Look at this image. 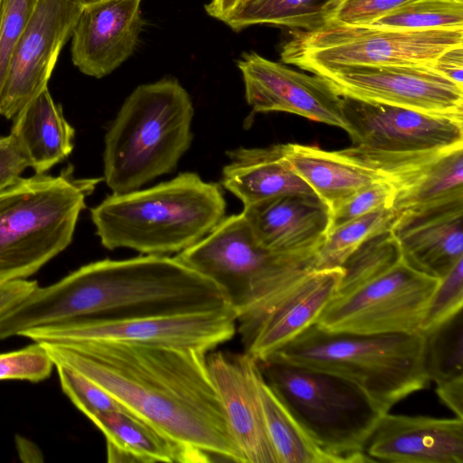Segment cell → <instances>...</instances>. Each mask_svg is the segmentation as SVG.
I'll use <instances>...</instances> for the list:
<instances>
[{
    "instance_id": "cell-22",
    "label": "cell",
    "mask_w": 463,
    "mask_h": 463,
    "mask_svg": "<svg viewBox=\"0 0 463 463\" xmlns=\"http://www.w3.org/2000/svg\"><path fill=\"white\" fill-rule=\"evenodd\" d=\"M254 238L264 248L281 253L318 250L330 226L331 212L317 196L288 194L243 207Z\"/></svg>"
},
{
    "instance_id": "cell-36",
    "label": "cell",
    "mask_w": 463,
    "mask_h": 463,
    "mask_svg": "<svg viewBox=\"0 0 463 463\" xmlns=\"http://www.w3.org/2000/svg\"><path fill=\"white\" fill-rule=\"evenodd\" d=\"M394 188L386 179L371 184L331 212L328 232L374 210L392 207Z\"/></svg>"
},
{
    "instance_id": "cell-35",
    "label": "cell",
    "mask_w": 463,
    "mask_h": 463,
    "mask_svg": "<svg viewBox=\"0 0 463 463\" xmlns=\"http://www.w3.org/2000/svg\"><path fill=\"white\" fill-rule=\"evenodd\" d=\"M54 363L42 343L0 353V380L40 382L49 377Z\"/></svg>"
},
{
    "instance_id": "cell-37",
    "label": "cell",
    "mask_w": 463,
    "mask_h": 463,
    "mask_svg": "<svg viewBox=\"0 0 463 463\" xmlns=\"http://www.w3.org/2000/svg\"><path fill=\"white\" fill-rule=\"evenodd\" d=\"M412 0H344L330 23L368 24L384 14Z\"/></svg>"
},
{
    "instance_id": "cell-1",
    "label": "cell",
    "mask_w": 463,
    "mask_h": 463,
    "mask_svg": "<svg viewBox=\"0 0 463 463\" xmlns=\"http://www.w3.org/2000/svg\"><path fill=\"white\" fill-rule=\"evenodd\" d=\"M132 416L185 449L242 463L207 365V354L113 342L42 343Z\"/></svg>"
},
{
    "instance_id": "cell-14",
    "label": "cell",
    "mask_w": 463,
    "mask_h": 463,
    "mask_svg": "<svg viewBox=\"0 0 463 463\" xmlns=\"http://www.w3.org/2000/svg\"><path fill=\"white\" fill-rule=\"evenodd\" d=\"M82 8L67 0L39 1L12 52L0 93V116L14 118L47 87Z\"/></svg>"
},
{
    "instance_id": "cell-27",
    "label": "cell",
    "mask_w": 463,
    "mask_h": 463,
    "mask_svg": "<svg viewBox=\"0 0 463 463\" xmlns=\"http://www.w3.org/2000/svg\"><path fill=\"white\" fill-rule=\"evenodd\" d=\"M344 0H250L222 23L235 32L268 24L292 31H313L330 23Z\"/></svg>"
},
{
    "instance_id": "cell-4",
    "label": "cell",
    "mask_w": 463,
    "mask_h": 463,
    "mask_svg": "<svg viewBox=\"0 0 463 463\" xmlns=\"http://www.w3.org/2000/svg\"><path fill=\"white\" fill-rule=\"evenodd\" d=\"M225 212L221 185L186 172L146 189L112 194L91 208L90 216L106 249L167 255L204 238Z\"/></svg>"
},
{
    "instance_id": "cell-20",
    "label": "cell",
    "mask_w": 463,
    "mask_h": 463,
    "mask_svg": "<svg viewBox=\"0 0 463 463\" xmlns=\"http://www.w3.org/2000/svg\"><path fill=\"white\" fill-rule=\"evenodd\" d=\"M142 0H105L82 8L72 32L71 60L85 75L105 77L135 52Z\"/></svg>"
},
{
    "instance_id": "cell-12",
    "label": "cell",
    "mask_w": 463,
    "mask_h": 463,
    "mask_svg": "<svg viewBox=\"0 0 463 463\" xmlns=\"http://www.w3.org/2000/svg\"><path fill=\"white\" fill-rule=\"evenodd\" d=\"M317 75L341 97L463 117V86L432 66H345Z\"/></svg>"
},
{
    "instance_id": "cell-2",
    "label": "cell",
    "mask_w": 463,
    "mask_h": 463,
    "mask_svg": "<svg viewBox=\"0 0 463 463\" xmlns=\"http://www.w3.org/2000/svg\"><path fill=\"white\" fill-rule=\"evenodd\" d=\"M227 306L228 297L216 282L175 257L106 259L86 264L52 285H38L0 317V339L81 317L123 318Z\"/></svg>"
},
{
    "instance_id": "cell-16",
    "label": "cell",
    "mask_w": 463,
    "mask_h": 463,
    "mask_svg": "<svg viewBox=\"0 0 463 463\" xmlns=\"http://www.w3.org/2000/svg\"><path fill=\"white\" fill-rule=\"evenodd\" d=\"M207 365L242 463H279L266 430L258 361L245 352L213 350Z\"/></svg>"
},
{
    "instance_id": "cell-3",
    "label": "cell",
    "mask_w": 463,
    "mask_h": 463,
    "mask_svg": "<svg viewBox=\"0 0 463 463\" xmlns=\"http://www.w3.org/2000/svg\"><path fill=\"white\" fill-rule=\"evenodd\" d=\"M337 288L316 323L362 334L418 333L439 279L402 260L391 229L364 241L343 263Z\"/></svg>"
},
{
    "instance_id": "cell-18",
    "label": "cell",
    "mask_w": 463,
    "mask_h": 463,
    "mask_svg": "<svg viewBox=\"0 0 463 463\" xmlns=\"http://www.w3.org/2000/svg\"><path fill=\"white\" fill-rule=\"evenodd\" d=\"M342 273V267L314 269L260 315L238 325L244 352L262 361L316 323L335 293Z\"/></svg>"
},
{
    "instance_id": "cell-9",
    "label": "cell",
    "mask_w": 463,
    "mask_h": 463,
    "mask_svg": "<svg viewBox=\"0 0 463 463\" xmlns=\"http://www.w3.org/2000/svg\"><path fill=\"white\" fill-rule=\"evenodd\" d=\"M175 257L225 291L238 326L260 315L316 269L317 250L293 254L268 250L256 241L241 213L225 216L204 238Z\"/></svg>"
},
{
    "instance_id": "cell-39",
    "label": "cell",
    "mask_w": 463,
    "mask_h": 463,
    "mask_svg": "<svg viewBox=\"0 0 463 463\" xmlns=\"http://www.w3.org/2000/svg\"><path fill=\"white\" fill-rule=\"evenodd\" d=\"M38 283L26 279H14L0 284V316L24 300Z\"/></svg>"
},
{
    "instance_id": "cell-8",
    "label": "cell",
    "mask_w": 463,
    "mask_h": 463,
    "mask_svg": "<svg viewBox=\"0 0 463 463\" xmlns=\"http://www.w3.org/2000/svg\"><path fill=\"white\" fill-rule=\"evenodd\" d=\"M264 380L324 451L342 463L373 462L366 443L385 411L340 374L275 358L258 361Z\"/></svg>"
},
{
    "instance_id": "cell-25",
    "label": "cell",
    "mask_w": 463,
    "mask_h": 463,
    "mask_svg": "<svg viewBox=\"0 0 463 463\" xmlns=\"http://www.w3.org/2000/svg\"><path fill=\"white\" fill-rule=\"evenodd\" d=\"M75 131L48 88L30 99L14 117L10 136L36 174H44L73 149Z\"/></svg>"
},
{
    "instance_id": "cell-6",
    "label": "cell",
    "mask_w": 463,
    "mask_h": 463,
    "mask_svg": "<svg viewBox=\"0 0 463 463\" xmlns=\"http://www.w3.org/2000/svg\"><path fill=\"white\" fill-rule=\"evenodd\" d=\"M269 357L346 377L385 412L430 383L420 332L362 334L313 323Z\"/></svg>"
},
{
    "instance_id": "cell-19",
    "label": "cell",
    "mask_w": 463,
    "mask_h": 463,
    "mask_svg": "<svg viewBox=\"0 0 463 463\" xmlns=\"http://www.w3.org/2000/svg\"><path fill=\"white\" fill-rule=\"evenodd\" d=\"M391 232L409 267L439 279L463 259V195L402 211Z\"/></svg>"
},
{
    "instance_id": "cell-23",
    "label": "cell",
    "mask_w": 463,
    "mask_h": 463,
    "mask_svg": "<svg viewBox=\"0 0 463 463\" xmlns=\"http://www.w3.org/2000/svg\"><path fill=\"white\" fill-rule=\"evenodd\" d=\"M222 185L243 203L288 194L317 196L294 171L284 153V144L267 147H238L226 152Z\"/></svg>"
},
{
    "instance_id": "cell-10",
    "label": "cell",
    "mask_w": 463,
    "mask_h": 463,
    "mask_svg": "<svg viewBox=\"0 0 463 463\" xmlns=\"http://www.w3.org/2000/svg\"><path fill=\"white\" fill-rule=\"evenodd\" d=\"M459 46L463 29L399 31L329 23L313 31H292L280 60L313 74L345 66H432L444 52Z\"/></svg>"
},
{
    "instance_id": "cell-43",
    "label": "cell",
    "mask_w": 463,
    "mask_h": 463,
    "mask_svg": "<svg viewBox=\"0 0 463 463\" xmlns=\"http://www.w3.org/2000/svg\"><path fill=\"white\" fill-rule=\"evenodd\" d=\"M67 1L74 3L81 7H85L87 5H90L98 3V2H101V1H105V0H67Z\"/></svg>"
},
{
    "instance_id": "cell-31",
    "label": "cell",
    "mask_w": 463,
    "mask_h": 463,
    "mask_svg": "<svg viewBox=\"0 0 463 463\" xmlns=\"http://www.w3.org/2000/svg\"><path fill=\"white\" fill-rule=\"evenodd\" d=\"M399 31L463 29V0H412L368 24Z\"/></svg>"
},
{
    "instance_id": "cell-7",
    "label": "cell",
    "mask_w": 463,
    "mask_h": 463,
    "mask_svg": "<svg viewBox=\"0 0 463 463\" xmlns=\"http://www.w3.org/2000/svg\"><path fill=\"white\" fill-rule=\"evenodd\" d=\"M102 178L17 177L0 187V284L30 277L71 242L86 198Z\"/></svg>"
},
{
    "instance_id": "cell-13",
    "label": "cell",
    "mask_w": 463,
    "mask_h": 463,
    "mask_svg": "<svg viewBox=\"0 0 463 463\" xmlns=\"http://www.w3.org/2000/svg\"><path fill=\"white\" fill-rule=\"evenodd\" d=\"M353 146L387 154H413L463 145V117L342 97Z\"/></svg>"
},
{
    "instance_id": "cell-32",
    "label": "cell",
    "mask_w": 463,
    "mask_h": 463,
    "mask_svg": "<svg viewBox=\"0 0 463 463\" xmlns=\"http://www.w3.org/2000/svg\"><path fill=\"white\" fill-rule=\"evenodd\" d=\"M54 366L63 392L90 420L111 411L128 413L109 393L80 373L61 363H54Z\"/></svg>"
},
{
    "instance_id": "cell-21",
    "label": "cell",
    "mask_w": 463,
    "mask_h": 463,
    "mask_svg": "<svg viewBox=\"0 0 463 463\" xmlns=\"http://www.w3.org/2000/svg\"><path fill=\"white\" fill-rule=\"evenodd\" d=\"M364 453L373 462L462 463L463 419L385 412Z\"/></svg>"
},
{
    "instance_id": "cell-15",
    "label": "cell",
    "mask_w": 463,
    "mask_h": 463,
    "mask_svg": "<svg viewBox=\"0 0 463 463\" xmlns=\"http://www.w3.org/2000/svg\"><path fill=\"white\" fill-rule=\"evenodd\" d=\"M245 99L254 112H288L346 129L342 97L322 77L245 52L237 61Z\"/></svg>"
},
{
    "instance_id": "cell-24",
    "label": "cell",
    "mask_w": 463,
    "mask_h": 463,
    "mask_svg": "<svg viewBox=\"0 0 463 463\" xmlns=\"http://www.w3.org/2000/svg\"><path fill=\"white\" fill-rule=\"evenodd\" d=\"M284 153L294 171L333 212L364 187L385 179L379 172L346 156L341 150L284 144Z\"/></svg>"
},
{
    "instance_id": "cell-5",
    "label": "cell",
    "mask_w": 463,
    "mask_h": 463,
    "mask_svg": "<svg viewBox=\"0 0 463 463\" xmlns=\"http://www.w3.org/2000/svg\"><path fill=\"white\" fill-rule=\"evenodd\" d=\"M194 113L190 95L175 79L137 86L105 135L103 179L113 194L173 172L192 144Z\"/></svg>"
},
{
    "instance_id": "cell-17",
    "label": "cell",
    "mask_w": 463,
    "mask_h": 463,
    "mask_svg": "<svg viewBox=\"0 0 463 463\" xmlns=\"http://www.w3.org/2000/svg\"><path fill=\"white\" fill-rule=\"evenodd\" d=\"M341 151L392 184V207L397 212L463 195V145L413 154H387L354 146Z\"/></svg>"
},
{
    "instance_id": "cell-29",
    "label": "cell",
    "mask_w": 463,
    "mask_h": 463,
    "mask_svg": "<svg viewBox=\"0 0 463 463\" xmlns=\"http://www.w3.org/2000/svg\"><path fill=\"white\" fill-rule=\"evenodd\" d=\"M420 333L430 381L439 385L463 379V309Z\"/></svg>"
},
{
    "instance_id": "cell-34",
    "label": "cell",
    "mask_w": 463,
    "mask_h": 463,
    "mask_svg": "<svg viewBox=\"0 0 463 463\" xmlns=\"http://www.w3.org/2000/svg\"><path fill=\"white\" fill-rule=\"evenodd\" d=\"M463 309V259L439 279L422 320L424 332Z\"/></svg>"
},
{
    "instance_id": "cell-26",
    "label": "cell",
    "mask_w": 463,
    "mask_h": 463,
    "mask_svg": "<svg viewBox=\"0 0 463 463\" xmlns=\"http://www.w3.org/2000/svg\"><path fill=\"white\" fill-rule=\"evenodd\" d=\"M90 420L106 438L109 462H211L128 413L106 412Z\"/></svg>"
},
{
    "instance_id": "cell-30",
    "label": "cell",
    "mask_w": 463,
    "mask_h": 463,
    "mask_svg": "<svg viewBox=\"0 0 463 463\" xmlns=\"http://www.w3.org/2000/svg\"><path fill=\"white\" fill-rule=\"evenodd\" d=\"M399 213L392 207L380 208L328 232L317 250L316 269L341 267L364 241L390 230Z\"/></svg>"
},
{
    "instance_id": "cell-38",
    "label": "cell",
    "mask_w": 463,
    "mask_h": 463,
    "mask_svg": "<svg viewBox=\"0 0 463 463\" xmlns=\"http://www.w3.org/2000/svg\"><path fill=\"white\" fill-rule=\"evenodd\" d=\"M29 166L10 134L0 137V187L19 177Z\"/></svg>"
},
{
    "instance_id": "cell-28",
    "label": "cell",
    "mask_w": 463,
    "mask_h": 463,
    "mask_svg": "<svg viewBox=\"0 0 463 463\" xmlns=\"http://www.w3.org/2000/svg\"><path fill=\"white\" fill-rule=\"evenodd\" d=\"M259 392L266 430L279 463H342L310 439L263 376Z\"/></svg>"
},
{
    "instance_id": "cell-41",
    "label": "cell",
    "mask_w": 463,
    "mask_h": 463,
    "mask_svg": "<svg viewBox=\"0 0 463 463\" xmlns=\"http://www.w3.org/2000/svg\"><path fill=\"white\" fill-rule=\"evenodd\" d=\"M436 393L456 417L463 419V379L437 385Z\"/></svg>"
},
{
    "instance_id": "cell-42",
    "label": "cell",
    "mask_w": 463,
    "mask_h": 463,
    "mask_svg": "<svg viewBox=\"0 0 463 463\" xmlns=\"http://www.w3.org/2000/svg\"><path fill=\"white\" fill-rule=\"evenodd\" d=\"M250 1V0H211L205 5V11L211 17L222 22L232 11Z\"/></svg>"
},
{
    "instance_id": "cell-40",
    "label": "cell",
    "mask_w": 463,
    "mask_h": 463,
    "mask_svg": "<svg viewBox=\"0 0 463 463\" xmlns=\"http://www.w3.org/2000/svg\"><path fill=\"white\" fill-rule=\"evenodd\" d=\"M432 67L442 76L463 86V46L454 47L444 52Z\"/></svg>"
},
{
    "instance_id": "cell-33",
    "label": "cell",
    "mask_w": 463,
    "mask_h": 463,
    "mask_svg": "<svg viewBox=\"0 0 463 463\" xmlns=\"http://www.w3.org/2000/svg\"><path fill=\"white\" fill-rule=\"evenodd\" d=\"M40 0H0V93L12 52Z\"/></svg>"
},
{
    "instance_id": "cell-11",
    "label": "cell",
    "mask_w": 463,
    "mask_h": 463,
    "mask_svg": "<svg viewBox=\"0 0 463 463\" xmlns=\"http://www.w3.org/2000/svg\"><path fill=\"white\" fill-rule=\"evenodd\" d=\"M237 317L231 306L216 309L123 318L81 317L24 331L38 343L113 342L205 354L231 340Z\"/></svg>"
}]
</instances>
